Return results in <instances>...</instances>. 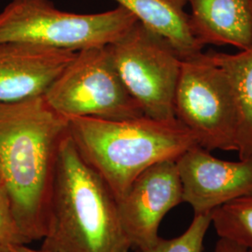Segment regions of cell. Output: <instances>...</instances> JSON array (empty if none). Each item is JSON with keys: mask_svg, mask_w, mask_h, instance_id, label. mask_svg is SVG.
Instances as JSON below:
<instances>
[{"mask_svg": "<svg viewBox=\"0 0 252 252\" xmlns=\"http://www.w3.org/2000/svg\"><path fill=\"white\" fill-rule=\"evenodd\" d=\"M29 242L22 234L13 215L8 192L0 185V245L19 246Z\"/></svg>", "mask_w": 252, "mask_h": 252, "instance_id": "16", "label": "cell"}, {"mask_svg": "<svg viewBox=\"0 0 252 252\" xmlns=\"http://www.w3.org/2000/svg\"><path fill=\"white\" fill-rule=\"evenodd\" d=\"M12 249L15 252H46L39 250H34L29 248L27 245H19V246H12Z\"/></svg>", "mask_w": 252, "mask_h": 252, "instance_id": "18", "label": "cell"}, {"mask_svg": "<svg viewBox=\"0 0 252 252\" xmlns=\"http://www.w3.org/2000/svg\"><path fill=\"white\" fill-rule=\"evenodd\" d=\"M175 116L209 152H236V111L229 79L207 53L183 59Z\"/></svg>", "mask_w": 252, "mask_h": 252, "instance_id": "7", "label": "cell"}, {"mask_svg": "<svg viewBox=\"0 0 252 252\" xmlns=\"http://www.w3.org/2000/svg\"><path fill=\"white\" fill-rule=\"evenodd\" d=\"M62 117L127 120L143 116L121 80L107 46L78 51L43 95Z\"/></svg>", "mask_w": 252, "mask_h": 252, "instance_id": "6", "label": "cell"}, {"mask_svg": "<svg viewBox=\"0 0 252 252\" xmlns=\"http://www.w3.org/2000/svg\"><path fill=\"white\" fill-rule=\"evenodd\" d=\"M137 21L121 6L78 14L57 9L51 0H11L0 11V43L25 42L78 52L108 46Z\"/></svg>", "mask_w": 252, "mask_h": 252, "instance_id": "4", "label": "cell"}, {"mask_svg": "<svg viewBox=\"0 0 252 252\" xmlns=\"http://www.w3.org/2000/svg\"><path fill=\"white\" fill-rule=\"evenodd\" d=\"M226 73L236 111V152L239 159L252 156V47L236 54L207 52Z\"/></svg>", "mask_w": 252, "mask_h": 252, "instance_id": "13", "label": "cell"}, {"mask_svg": "<svg viewBox=\"0 0 252 252\" xmlns=\"http://www.w3.org/2000/svg\"><path fill=\"white\" fill-rule=\"evenodd\" d=\"M0 252H15L12 249V246L0 245Z\"/></svg>", "mask_w": 252, "mask_h": 252, "instance_id": "19", "label": "cell"}, {"mask_svg": "<svg viewBox=\"0 0 252 252\" xmlns=\"http://www.w3.org/2000/svg\"><path fill=\"white\" fill-rule=\"evenodd\" d=\"M46 252H129L118 201L84 161L67 134L60 145L47 228Z\"/></svg>", "mask_w": 252, "mask_h": 252, "instance_id": "2", "label": "cell"}, {"mask_svg": "<svg viewBox=\"0 0 252 252\" xmlns=\"http://www.w3.org/2000/svg\"><path fill=\"white\" fill-rule=\"evenodd\" d=\"M211 225V213L193 217L188 229L172 239L159 240L153 247L136 252H202L204 240Z\"/></svg>", "mask_w": 252, "mask_h": 252, "instance_id": "15", "label": "cell"}, {"mask_svg": "<svg viewBox=\"0 0 252 252\" xmlns=\"http://www.w3.org/2000/svg\"><path fill=\"white\" fill-rule=\"evenodd\" d=\"M68 135L117 201L146 169L157 162L177 160L198 145L177 119L160 121L145 115L120 121L74 118L68 121Z\"/></svg>", "mask_w": 252, "mask_h": 252, "instance_id": "3", "label": "cell"}, {"mask_svg": "<svg viewBox=\"0 0 252 252\" xmlns=\"http://www.w3.org/2000/svg\"><path fill=\"white\" fill-rule=\"evenodd\" d=\"M183 203L176 160L157 162L141 173L118 201L120 221L132 249L144 251L156 243L164 216Z\"/></svg>", "mask_w": 252, "mask_h": 252, "instance_id": "8", "label": "cell"}, {"mask_svg": "<svg viewBox=\"0 0 252 252\" xmlns=\"http://www.w3.org/2000/svg\"><path fill=\"white\" fill-rule=\"evenodd\" d=\"M211 225L220 238L252 249V194L213 210Z\"/></svg>", "mask_w": 252, "mask_h": 252, "instance_id": "14", "label": "cell"}, {"mask_svg": "<svg viewBox=\"0 0 252 252\" xmlns=\"http://www.w3.org/2000/svg\"><path fill=\"white\" fill-rule=\"evenodd\" d=\"M118 6L133 13L141 24L163 36L182 59L203 52L204 46L193 36L186 0H115Z\"/></svg>", "mask_w": 252, "mask_h": 252, "instance_id": "12", "label": "cell"}, {"mask_svg": "<svg viewBox=\"0 0 252 252\" xmlns=\"http://www.w3.org/2000/svg\"><path fill=\"white\" fill-rule=\"evenodd\" d=\"M68 120L44 96L0 102V171L19 228L29 243L43 239L60 145Z\"/></svg>", "mask_w": 252, "mask_h": 252, "instance_id": "1", "label": "cell"}, {"mask_svg": "<svg viewBox=\"0 0 252 252\" xmlns=\"http://www.w3.org/2000/svg\"><path fill=\"white\" fill-rule=\"evenodd\" d=\"M189 24L202 45L252 47V0H186Z\"/></svg>", "mask_w": 252, "mask_h": 252, "instance_id": "11", "label": "cell"}, {"mask_svg": "<svg viewBox=\"0 0 252 252\" xmlns=\"http://www.w3.org/2000/svg\"><path fill=\"white\" fill-rule=\"evenodd\" d=\"M183 203L194 216L209 214L236 199L252 194V156L237 162L220 160L195 145L176 160Z\"/></svg>", "mask_w": 252, "mask_h": 252, "instance_id": "9", "label": "cell"}, {"mask_svg": "<svg viewBox=\"0 0 252 252\" xmlns=\"http://www.w3.org/2000/svg\"><path fill=\"white\" fill-rule=\"evenodd\" d=\"M76 54L25 42L0 43V102L44 95Z\"/></svg>", "mask_w": 252, "mask_h": 252, "instance_id": "10", "label": "cell"}, {"mask_svg": "<svg viewBox=\"0 0 252 252\" xmlns=\"http://www.w3.org/2000/svg\"><path fill=\"white\" fill-rule=\"evenodd\" d=\"M107 49L145 116L176 120L175 94L183 59L168 40L137 21Z\"/></svg>", "mask_w": 252, "mask_h": 252, "instance_id": "5", "label": "cell"}, {"mask_svg": "<svg viewBox=\"0 0 252 252\" xmlns=\"http://www.w3.org/2000/svg\"><path fill=\"white\" fill-rule=\"evenodd\" d=\"M3 184V180H2V175H1V171H0V185Z\"/></svg>", "mask_w": 252, "mask_h": 252, "instance_id": "20", "label": "cell"}, {"mask_svg": "<svg viewBox=\"0 0 252 252\" xmlns=\"http://www.w3.org/2000/svg\"></svg>", "mask_w": 252, "mask_h": 252, "instance_id": "22", "label": "cell"}, {"mask_svg": "<svg viewBox=\"0 0 252 252\" xmlns=\"http://www.w3.org/2000/svg\"><path fill=\"white\" fill-rule=\"evenodd\" d=\"M247 249L225 238H220L217 242L215 252H246Z\"/></svg>", "mask_w": 252, "mask_h": 252, "instance_id": "17", "label": "cell"}, {"mask_svg": "<svg viewBox=\"0 0 252 252\" xmlns=\"http://www.w3.org/2000/svg\"><path fill=\"white\" fill-rule=\"evenodd\" d=\"M252 252V249H249V250L247 249V252Z\"/></svg>", "mask_w": 252, "mask_h": 252, "instance_id": "21", "label": "cell"}]
</instances>
